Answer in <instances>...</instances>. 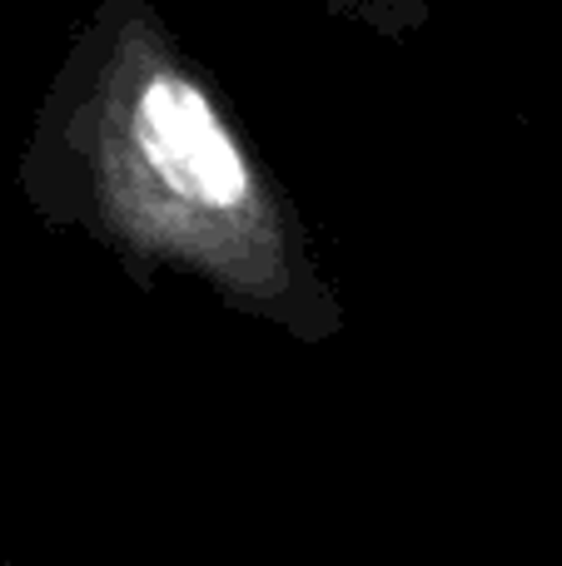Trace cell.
Returning <instances> with one entry per match:
<instances>
[{"label": "cell", "instance_id": "obj_1", "mask_svg": "<svg viewBox=\"0 0 562 566\" xmlns=\"http://www.w3.org/2000/svg\"><path fill=\"white\" fill-rule=\"evenodd\" d=\"M125 165L135 169V199H155L179 214L175 234H239L254 219L259 195L249 159L215 115L199 85L175 70H155L129 90Z\"/></svg>", "mask_w": 562, "mask_h": 566}]
</instances>
